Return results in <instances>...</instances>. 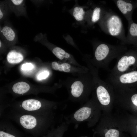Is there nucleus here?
I'll return each instance as SVG.
<instances>
[{"label":"nucleus","mask_w":137,"mask_h":137,"mask_svg":"<svg viewBox=\"0 0 137 137\" xmlns=\"http://www.w3.org/2000/svg\"><path fill=\"white\" fill-rule=\"evenodd\" d=\"M127 51V48L123 46H114L103 43L96 47L94 56L100 66L110 71L109 66L111 61L117 59Z\"/></svg>","instance_id":"f257e3e1"},{"label":"nucleus","mask_w":137,"mask_h":137,"mask_svg":"<svg viewBox=\"0 0 137 137\" xmlns=\"http://www.w3.org/2000/svg\"><path fill=\"white\" fill-rule=\"evenodd\" d=\"M102 26L106 33L121 40L123 44H126L122 22L118 15L111 12H105Z\"/></svg>","instance_id":"f03ea898"},{"label":"nucleus","mask_w":137,"mask_h":137,"mask_svg":"<svg viewBox=\"0 0 137 137\" xmlns=\"http://www.w3.org/2000/svg\"><path fill=\"white\" fill-rule=\"evenodd\" d=\"M106 81L115 90H136L137 89V70L117 76L109 75Z\"/></svg>","instance_id":"7ed1b4c3"},{"label":"nucleus","mask_w":137,"mask_h":137,"mask_svg":"<svg viewBox=\"0 0 137 137\" xmlns=\"http://www.w3.org/2000/svg\"><path fill=\"white\" fill-rule=\"evenodd\" d=\"M116 63L109 75L117 76L136 70L137 50L126 51L117 59Z\"/></svg>","instance_id":"20e7f679"},{"label":"nucleus","mask_w":137,"mask_h":137,"mask_svg":"<svg viewBox=\"0 0 137 137\" xmlns=\"http://www.w3.org/2000/svg\"><path fill=\"white\" fill-rule=\"evenodd\" d=\"M98 99L102 105L107 106L114 101V89L109 83L107 81L99 80L96 89Z\"/></svg>","instance_id":"39448f33"},{"label":"nucleus","mask_w":137,"mask_h":137,"mask_svg":"<svg viewBox=\"0 0 137 137\" xmlns=\"http://www.w3.org/2000/svg\"><path fill=\"white\" fill-rule=\"evenodd\" d=\"M115 2L118 9L128 21H132L133 11L137 7V1L117 0Z\"/></svg>","instance_id":"423d86ee"},{"label":"nucleus","mask_w":137,"mask_h":137,"mask_svg":"<svg viewBox=\"0 0 137 137\" xmlns=\"http://www.w3.org/2000/svg\"><path fill=\"white\" fill-rule=\"evenodd\" d=\"M128 23L126 44H132L137 48V23L133 20Z\"/></svg>","instance_id":"0eeeda50"},{"label":"nucleus","mask_w":137,"mask_h":137,"mask_svg":"<svg viewBox=\"0 0 137 137\" xmlns=\"http://www.w3.org/2000/svg\"><path fill=\"white\" fill-rule=\"evenodd\" d=\"M21 124L25 128L28 129L33 128L36 126L37 121L35 118L30 115H24L20 119Z\"/></svg>","instance_id":"6e6552de"},{"label":"nucleus","mask_w":137,"mask_h":137,"mask_svg":"<svg viewBox=\"0 0 137 137\" xmlns=\"http://www.w3.org/2000/svg\"><path fill=\"white\" fill-rule=\"evenodd\" d=\"M22 106L25 110L31 111L39 109L41 107V104L38 100L29 99L24 101L22 103Z\"/></svg>","instance_id":"1a4fd4ad"},{"label":"nucleus","mask_w":137,"mask_h":137,"mask_svg":"<svg viewBox=\"0 0 137 137\" xmlns=\"http://www.w3.org/2000/svg\"><path fill=\"white\" fill-rule=\"evenodd\" d=\"M91 112V108L83 107L78 110L74 115V118L79 121H81L88 119L90 116Z\"/></svg>","instance_id":"9d476101"},{"label":"nucleus","mask_w":137,"mask_h":137,"mask_svg":"<svg viewBox=\"0 0 137 137\" xmlns=\"http://www.w3.org/2000/svg\"><path fill=\"white\" fill-rule=\"evenodd\" d=\"M7 58L8 61L11 64L19 63L23 58L22 54L14 50L10 52L7 55Z\"/></svg>","instance_id":"9b49d317"},{"label":"nucleus","mask_w":137,"mask_h":137,"mask_svg":"<svg viewBox=\"0 0 137 137\" xmlns=\"http://www.w3.org/2000/svg\"><path fill=\"white\" fill-rule=\"evenodd\" d=\"M29 85L25 82H21L14 84L12 87L13 91L19 94H23L27 92L29 89Z\"/></svg>","instance_id":"f8f14e48"},{"label":"nucleus","mask_w":137,"mask_h":137,"mask_svg":"<svg viewBox=\"0 0 137 137\" xmlns=\"http://www.w3.org/2000/svg\"><path fill=\"white\" fill-rule=\"evenodd\" d=\"M83 84L80 81L75 82L71 86L72 95L75 97H79L83 92Z\"/></svg>","instance_id":"ddd939ff"},{"label":"nucleus","mask_w":137,"mask_h":137,"mask_svg":"<svg viewBox=\"0 0 137 137\" xmlns=\"http://www.w3.org/2000/svg\"><path fill=\"white\" fill-rule=\"evenodd\" d=\"M52 52L57 58L61 60L64 58H68L70 56L69 53L59 47H56L54 48Z\"/></svg>","instance_id":"4468645a"},{"label":"nucleus","mask_w":137,"mask_h":137,"mask_svg":"<svg viewBox=\"0 0 137 137\" xmlns=\"http://www.w3.org/2000/svg\"><path fill=\"white\" fill-rule=\"evenodd\" d=\"M2 33L6 39L9 41L14 40L15 37V33L13 30L10 27L5 26L2 30Z\"/></svg>","instance_id":"2eb2a0df"},{"label":"nucleus","mask_w":137,"mask_h":137,"mask_svg":"<svg viewBox=\"0 0 137 137\" xmlns=\"http://www.w3.org/2000/svg\"><path fill=\"white\" fill-rule=\"evenodd\" d=\"M119 130L114 127L105 129V137H120Z\"/></svg>","instance_id":"dca6fc26"},{"label":"nucleus","mask_w":137,"mask_h":137,"mask_svg":"<svg viewBox=\"0 0 137 137\" xmlns=\"http://www.w3.org/2000/svg\"><path fill=\"white\" fill-rule=\"evenodd\" d=\"M85 12L81 7H76L73 10V14L75 19L77 21H81L84 18Z\"/></svg>","instance_id":"f3484780"},{"label":"nucleus","mask_w":137,"mask_h":137,"mask_svg":"<svg viewBox=\"0 0 137 137\" xmlns=\"http://www.w3.org/2000/svg\"><path fill=\"white\" fill-rule=\"evenodd\" d=\"M101 9L99 7H96L93 9L91 17L92 22L93 23L98 21L101 18Z\"/></svg>","instance_id":"a211bd4d"},{"label":"nucleus","mask_w":137,"mask_h":137,"mask_svg":"<svg viewBox=\"0 0 137 137\" xmlns=\"http://www.w3.org/2000/svg\"><path fill=\"white\" fill-rule=\"evenodd\" d=\"M70 65L69 64L64 63L61 65H59L58 70L68 72L70 71Z\"/></svg>","instance_id":"6ab92c4d"},{"label":"nucleus","mask_w":137,"mask_h":137,"mask_svg":"<svg viewBox=\"0 0 137 137\" xmlns=\"http://www.w3.org/2000/svg\"><path fill=\"white\" fill-rule=\"evenodd\" d=\"M33 68V65L31 63H27L23 64L21 69L24 71H28L32 70Z\"/></svg>","instance_id":"aec40b11"},{"label":"nucleus","mask_w":137,"mask_h":137,"mask_svg":"<svg viewBox=\"0 0 137 137\" xmlns=\"http://www.w3.org/2000/svg\"><path fill=\"white\" fill-rule=\"evenodd\" d=\"M49 75V72L47 71H44L40 73L37 77L39 80H42L46 78Z\"/></svg>","instance_id":"412c9836"},{"label":"nucleus","mask_w":137,"mask_h":137,"mask_svg":"<svg viewBox=\"0 0 137 137\" xmlns=\"http://www.w3.org/2000/svg\"><path fill=\"white\" fill-rule=\"evenodd\" d=\"M0 137H15L14 136L4 131H0Z\"/></svg>","instance_id":"4be33fe9"},{"label":"nucleus","mask_w":137,"mask_h":137,"mask_svg":"<svg viewBox=\"0 0 137 137\" xmlns=\"http://www.w3.org/2000/svg\"><path fill=\"white\" fill-rule=\"evenodd\" d=\"M59 65L57 62H53L52 63V68L54 70H58Z\"/></svg>","instance_id":"5701e85b"},{"label":"nucleus","mask_w":137,"mask_h":137,"mask_svg":"<svg viewBox=\"0 0 137 137\" xmlns=\"http://www.w3.org/2000/svg\"><path fill=\"white\" fill-rule=\"evenodd\" d=\"M13 3L16 5H18L21 4L23 2L22 0H12Z\"/></svg>","instance_id":"b1692460"},{"label":"nucleus","mask_w":137,"mask_h":137,"mask_svg":"<svg viewBox=\"0 0 137 137\" xmlns=\"http://www.w3.org/2000/svg\"><path fill=\"white\" fill-rule=\"evenodd\" d=\"M3 13L1 10V9L0 10V19H1L3 17Z\"/></svg>","instance_id":"393cba45"},{"label":"nucleus","mask_w":137,"mask_h":137,"mask_svg":"<svg viewBox=\"0 0 137 137\" xmlns=\"http://www.w3.org/2000/svg\"><path fill=\"white\" fill-rule=\"evenodd\" d=\"M1 41H0V47L1 46Z\"/></svg>","instance_id":"a878e982"},{"label":"nucleus","mask_w":137,"mask_h":137,"mask_svg":"<svg viewBox=\"0 0 137 137\" xmlns=\"http://www.w3.org/2000/svg\"></svg>","instance_id":"bb28decb"}]
</instances>
